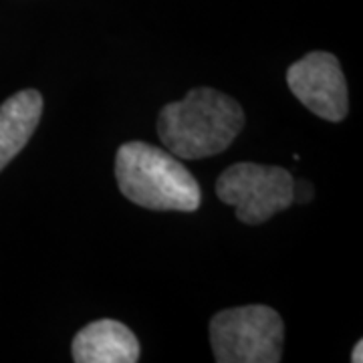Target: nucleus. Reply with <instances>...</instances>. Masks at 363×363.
<instances>
[{
	"label": "nucleus",
	"instance_id": "6e6552de",
	"mask_svg": "<svg viewBox=\"0 0 363 363\" xmlns=\"http://www.w3.org/2000/svg\"><path fill=\"white\" fill-rule=\"evenodd\" d=\"M313 198V188L311 184L307 182H295L293 180V202H309Z\"/></svg>",
	"mask_w": 363,
	"mask_h": 363
},
{
	"label": "nucleus",
	"instance_id": "f257e3e1",
	"mask_svg": "<svg viewBox=\"0 0 363 363\" xmlns=\"http://www.w3.org/2000/svg\"><path fill=\"white\" fill-rule=\"evenodd\" d=\"M245 128V111L230 95L210 87L192 89L157 117V135L169 154L202 160L224 152Z\"/></svg>",
	"mask_w": 363,
	"mask_h": 363
},
{
	"label": "nucleus",
	"instance_id": "39448f33",
	"mask_svg": "<svg viewBox=\"0 0 363 363\" xmlns=\"http://www.w3.org/2000/svg\"><path fill=\"white\" fill-rule=\"evenodd\" d=\"M286 85L315 116L327 121H341L347 116V83L335 55L323 51L305 55L289 67Z\"/></svg>",
	"mask_w": 363,
	"mask_h": 363
},
{
	"label": "nucleus",
	"instance_id": "0eeeda50",
	"mask_svg": "<svg viewBox=\"0 0 363 363\" xmlns=\"http://www.w3.org/2000/svg\"><path fill=\"white\" fill-rule=\"evenodd\" d=\"M43 116V95L37 89L14 93L0 105V169L25 147Z\"/></svg>",
	"mask_w": 363,
	"mask_h": 363
},
{
	"label": "nucleus",
	"instance_id": "f03ea898",
	"mask_svg": "<svg viewBox=\"0 0 363 363\" xmlns=\"http://www.w3.org/2000/svg\"><path fill=\"white\" fill-rule=\"evenodd\" d=\"M116 178L121 194L147 210L194 212L202 200L198 182L180 157L152 143H123L117 150Z\"/></svg>",
	"mask_w": 363,
	"mask_h": 363
},
{
	"label": "nucleus",
	"instance_id": "7ed1b4c3",
	"mask_svg": "<svg viewBox=\"0 0 363 363\" xmlns=\"http://www.w3.org/2000/svg\"><path fill=\"white\" fill-rule=\"evenodd\" d=\"M285 323L267 305H247L216 313L210 343L218 363H277L283 355Z\"/></svg>",
	"mask_w": 363,
	"mask_h": 363
},
{
	"label": "nucleus",
	"instance_id": "1a4fd4ad",
	"mask_svg": "<svg viewBox=\"0 0 363 363\" xmlns=\"http://www.w3.org/2000/svg\"><path fill=\"white\" fill-rule=\"evenodd\" d=\"M351 362L353 363L363 362V341H357V345L353 347V353H351Z\"/></svg>",
	"mask_w": 363,
	"mask_h": 363
},
{
	"label": "nucleus",
	"instance_id": "423d86ee",
	"mask_svg": "<svg viewBox=\"0 0 363 363\" xmlns=\"http://www.w3.org/2000/svg\"><path fill=\"white\" fill-rule=\"evenodd\" d=\"M71 351L77 363H135L140 359V341L130 327L101 319L79 331Z\"/></svg>",
	"mask_w": 363,
	"mask_h": 363
},
{
	"label": "nucleus",
	"instance_id": "20e7f679",
	"mask_svg": "<svg viewBox=\"0 0 363 363\" xmlns=\"http://www.w3.org/2000/svg\"><path fill=\"white\" fill-rule=\"evenodd\" d=\"M216 194L236 208L240 222L262 224L293 204V176L285 168L240 162L222 172Z\"/></svg>",
	"mask_w": 363,
	"mask_h": 363
}]
</instances>
